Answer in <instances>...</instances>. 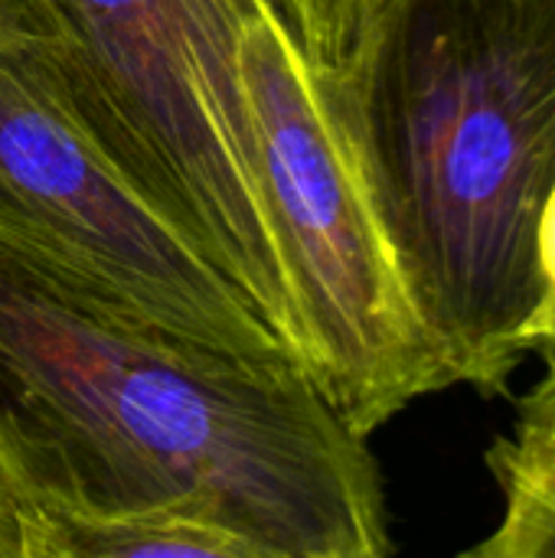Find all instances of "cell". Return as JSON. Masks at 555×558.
Listing matches in <instances>:
<instances>
[{"instance_id":"cell-1","label":"cell","mask_w":555,"mask_h":558,"mask_svg":"<svg viewBox=\"0 0 555 558\" xmlns=\"http://www.w3.org/2000/svg\"><path fill=\"white\" fill-rule=\"evenodd\" d=\"M0 494L20 558L173 513L258 558L393 553L376 458L298 363L216 350L0 248Z\"/></svg>"},{"instance_id":"cell-2","label":"cell","mask_w":555,"mask_h":558,"mask_svg":"<svg viewBox=\"0 0 555 558\" xmlns=\"http://www.w3.org/2000/svg\"><path fill=\"white\" fill-rule=\"evenodd\" d=\"M451 386L507 392L555 186V0H376L317 75Z\"/></svg>"},{"instance_id":"cell-3","label":"cell","mask_w":555,"mask_h":558,"mask_svg":"<svg viewBox=\"0 0 555 558\" xmlns=\"http://www.w3.org/2000/svg\"><path fill=\"white\" fill-rule=\"evenodd\" d=\"M13 3L108 157L200 242L307 369L239 75L242 23L272 0Z\"/></svg>"},{"instance_id":"cell-4","label":"cell","mask_w":555,"mask_h":558,"mask_svg":"<svg viewBox=\"0 0 555 558\" xmlns=\"http://www.w3.org/2000/svg\"><path fill=\"white\" fill-rule=\"evenodd\" d=\"M239 75L307 373L370 438L415 399L448 389V369L409 301L321 78L275 7L242 23Z\"/></svg>"},{"instance_id":"cell-5","label":"cell","mask_w":555,"mask_h":558,"mask_svg":"<svg viewBox=\"0 0 555 558\" xmlns=\"http://www.w3.org/2000/svg\"><path fill=\"white\" fill-rule=\"evenodd\" d=\"M0 248L144 324L304 369L200 242L95 141L13 0H0Z\"/></svg>"},{"instance_id":"cell-6","label":"cell","mask_w":555,"mask_h":558,"mask_svg":"<svg viewBox=\"0 0 555 558\" xmlns=\"http://www.w3.org/2000/svg\"><path fill=\"white\" fill-rule=\"evenodd\" d=\"M484 464L504 513L497 530L464 556L555 558V432L514 428L487 448Z\"/></svg>"},{"instance_id":"cell-7","label":"cell","mask_w":555,"mask_h":558,"mask_svg":"<svg viewBox=\"0 0 555 558\" xmlns=\"http://www.w3.org/2000/svg\"><path fill=\"white\" fill-rule=\"evenodd\" d=\"M317 75H337L357 49V39L376 0H272Z\"/></svg>"},{"instance_id":"cell-8","label":"cell","mask_w":555,"mask_h":558,"mask_svg":"<svg viewBox=\"0 0 555 558\" xmlns=\"http://www.w3.org/2000/svg\"><path fill=\"white\" fill-rule=\"evenodd\" d=\"M536 262H540V301L520 330V353L543 356L546 373H555V186L546 196L540 232H536Z\"/></svg>"},{"instance_id":"cell-9","label":"cell","mask_w":555,"mask_h":558,"mask_svg":"<svg viewBox=\"0 0 555 558\" xmlns=\"http://www.w3.org/2000/svg\"><path fill=\"white\" fill-rule=\"evenodd\" d=\"M517 428L555 432V373L517 399Z\"/></svg>"},{"instance_id":"cell-10","label":"cell","mask_w":555,"mask_h":558,"mask_svg":"<svg viewBox=\"0 0 555 558\" xmlns=\"http://www.w3.org/2000/svg\"><path fill=\"white\" fill-rule=\"evenodd\" d=\"M0 558H20L16 523H13V513H10V504L3 494H0Z\"/></svg>"}]
</instances>
